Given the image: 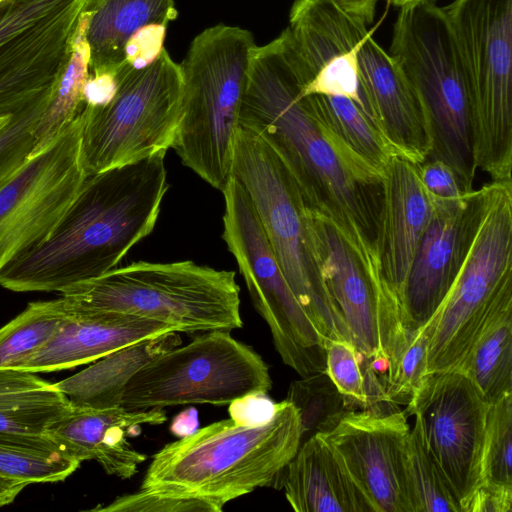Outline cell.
<instances>
[{"mask_svg":"<svg viewBox=\"0 0 512 512\" xmlns=\"http://www.w3.org/2000/svg\"><path fill=\"white\" fill-rule=\"evenodd\" d=\"M308 82L287 29L251 52L238 124L283 163L306 208L360 229L375 244L381 170L348 148L308 109Z\"/></svg>","mask_w":512,"mask_h":512,"instance_id":"6da1fadb","label":"cell"},{"mask_svg":"<svg viewBox=\"0 0 512 512\" xmlns=\"http://www.w3.org/2000/svg\"><path fill=\"white\" fill-rule=\"evenodd\" d=\"M165 155L87 176L51 234L0 270V285L61 293L116 268L156 225L168 190Z\"/></svg>","mask_w":512,"mask_h":512,"instance_id":"7a4b0ae2","label":"cell"},{"mask_svg":"<svg viewBox=\"0 0 512 512\" xmlns=\"http://www.w3.org/2000/svg\"><path fill=\"white\" fill-rule=\"evenodd\" d=\"M301 444V423L288 400L263 422L211 423L153 455L140 489L198 498L216 512L231 500L272 486Z\"/></svg>","mask_w":512,"mask_h":512,"instance_id":"3957f363","label":"cell"},{"mask_svg":"<svg viewBox=\"0 0 512 512\" xmlns=\"http://www.w3.org/2000/svg\"><path fill=\"white\" fill-rule=\"evenodd\" d=\"M60 294L73 310L139 316L179 332H231L243 326L235 272L191 260L132 262Z\"/></svg>","mask_w":512,"mask_h":512,"instance_id":"277c9868","label":"cell"},{"mask_svg":"<svg viewBox=\"0 0 512 512\" xmlns=\"http://www.w3.org/2000/svg\"><path fill=\"white\" fill-rule=\"evenodd\" d=\"M255 46L250 31L217 24L192 40L179 64L181 118L172 148L183 165L220 191L232 176L239 111Z\"/></svg>","mask_w":512,"mask_h":512,"instance_id":"5b68a950","label":"cell"},{"mask_svg":"<svg viewBox=\"0 0 512 512\" xmlns=\"http://www.w3.org/2000/svg\"><path fill=\"white\" fill-rule=\"evenodd\" d=\"M388 53L424 109L429 158L448 164L461 189L473 191L472 95L444 7L422 2L400 8Z\"/></svg>","mask_w":512,"mask_h":512,"instance_id":"8992f818","label":"cell"},{"mask_svg":"<svg viewBox=\"0 0 512 512\" xmlns=\"http://www.w3.org/2000/svg\"><path fill=\"white\" fill-rule=\"evenodd\" d=\"M308 245L350 342L367 358L390 360L389 376L411 342L399 300L385 280L375 244L358 228L304 207Z\"/></svg>","mask_w":512,"mask_h":512,"instance_id":"52a82bcc","label":"cell"},{"mask_svg":"<svg viewBox=\"0 0 512 512\" xmlns=\"http://www.w3.org/2000/svg\"><path fill=\"white\" fill-rule=\"evenodd\" d=\"M510 303L512 181H491L485 210L466 257L433 315L426 373L456 369L488 322Z\"/></svg>","mask_w":512,"mask_h":512,"instance_id":"ba28073f","label":"cell"},{"mask_svg":"<svg viewBox=\"0 0 512 512\" xmlns=\"http://www.w3.org/2000/svg\"><path fill=\"white\" fill-rule=\"evenodd\" d=\"M444 9L470 84L476 168L512 181V0H454Z\"/></svg>","mask_w":512,"mask_h":512,"instance_id":"9c48e42d","label":"cell"},{"mask_svg":"<svg viewBox=\"0 0 512 512\" xmlns=\"http://www.w3.org/2000/svg\"><path fill=\"white\" fill-rule=\"evenodd\" d=\"M232 175L250 197L290 288L325 343L350 341L311 255L304 204L294 180L275 152L241 127L235 136Z\"/></svg>","mask_w":512,"mask_h":512,"instance_id":"30bf717a","label":"cell"},{"mask_svg":"<svg viewBox=\"0 0 512 512\" xmlns=\"http://www.w3.org/2000/svg\"><path fill=\"white\" fill-rule=\"evenodd\" d=\"M118 88L105 106L84 105L81 161L87 176L173 147L181 118L180 65L164 48L149 66L117 71Z\"/></svg>","mask_w":512,"mask_h":512,"instance_id":"8fae6325","label":"cell"},{"mask_svg":"<svg viewBox=\"0 0 512 512\" xmlns=\"http://www.w3.org/2000/svg\"><path fill=\"white\" fill-rule=\"evenodd\" d=\"M271 388L262 357L229 331L213 330L146 363L126 384L121 406L130 411L223 406L246 396L267 395Z\"/></svg>","mask_w":512,"mask_h":512,"instance_id":"7c38bea8","label":"cell"},{"mask_svg":"<svg viewBox=\"0 0 512 512\" xmlns=\"http://www.w3.org/2000/svg\"><path fill=\"white\" fill-rule=\"evenodd\" d=\"M221 192L222 239L282 361L301 377L325 371V341L290 288L250 197L233 175Z\"/></svg>","mask_w":512,"mask_h":512,"instance_id":"4fadbf2b","label":"cell"},{"mask_svg":"<svg viewBox=\"0 0 512 512\" xmlns=\"http://www.w3.org/2000/svg\"><path fill=\"white\" fill-rule=\"evenodd\" d=\"M86 3L0 1V119L48 101Z\"/></svg>","mask_w":512,"mask_h":512,"instance_id":"5bb4252c","label":"cell"},{"mask_svg":"<svg viewBox=\"0 0 512 512\" xmlns=\"http://www.w3.org/2000/svg\"><path fill=\"white\" fill-rule=\"evenodd\" d=\"M81 134L80 112L0 186V270L46 239L79 193L87 177Z\"/></svg>","mask_w":512,"mask_h":512,"instance_id":"9a60e30c","label":"cell"},{"mask_svg":"<svg viewBox=\"0 0 512 512\" xmlns=\"http://www.w3.org/2000/svg\"><path fill=\"white\" fill-rule=\"evenodd\" d=\"M490 404L459 370L428 375L406 406L421 423L429 451L464 512L481 484V461Z\"/></svg>","mask_w":512,"mask_h":512,"instance_id":"2e32d148","label":"cell"},{"mask_svg":"<svg viewBox=\"0 0 512 512\" xmlns=\"http://www.w3.org/2000/svg\"><path fill=\"white\" fill-rule=\"evenodd\" d=\"M410 426L395 404L347 411L320 434L374 512H413L406 466Z\"/></svg>","mask_w":512,"mask_h":512,"instance_id":"e0dca14e","label":"cell"},{"mask_svg":"<svg viewBox=\"0 0 512 512\" xmlns=\"http://www.w3.org/2000/svg\"><path fill=\"white\" fill-rule=\"evenodd\" d=\"M488 197V183L457 200H435L407 275L400 305L414 335L437 312L466 257Z\"/></svg>","mask_w":512,"mask_h":512,"instance_id":"ac0fdd59","label":"cell"},{"mask_svg":"<svg viewBox=\"0 0 512 512\" xmlns=\"http://www.w3.org/2000/svg\"><path fill=\"white\" fill-rule=\"evenodd\" d=\"M365 28L362 19L333 0L293 2L287 29L309 77L304 96L346 97L369 117L356 55Z\"/></svg>","mask_w":512,"mask_h":512,"instance_id":"d6986e66","label":"cell"},{"mask_svg":"<svg viewBox=\"0 0 512 512\" xmlns=\"http://www.w3.org/2000/svg\"><path fill=\"white\" fill-rule=\"evenodd\" d=\"M356 55L369 118L400 157L423 163L429 158L432 142L415 89L367 28L356 42Z\"/></svg>","mask_w":512,"mask_h":512,"instance_id":"ffe728a7","label":"cell"},{"mask_svg":"<svg viewBox=\"0 0 512 512\" xmlns=\"http://www.w3.org/2000/svg\"><path fill=\"white\" fill-rule=\"evenodd\" d=\"M381 180L382 199L375 247L382 274L400 303L416 250L433 215L436 198L423 185L417 164L400 156L391 158L382 167Z\"/></svg>","mask_w":512,"mask_h":512,"instance_id":"44dd1931","label":"cell"},{"mask_svg":"<svg viewBox=\"0 0 512 512\" xmlns=\"http://www.w3.org/2000/svg\"><path fill=\"white\" fill-rule=\"evenodd\" d=\"M166 420L164 409L130 411L122 406L73 405L72 410L48 430V435L79 461L95 460L107 474L127 480L146 460V455L128 442V431L143 424L160 425Z\"/></svg>","mask_w":512,"mask_h":512,"instance_id":"7402d4cb","label":"cell"},{"mask_svg":"<svg viewBox=\"0 0 512 512\" xmlns=\"http://www.w3.org/2000/svg\"><path fill=\"white\" fill-rule=\"evenodd\" d=\"M67 307L68 316L58 332L20 371L40 373L71 369L136 342L179 332L173 325L139 316L84 312Z\"/></svg>","mask_w":512,"mask_h":512,"instance_id":"603a6c76","label":"cell"},{"mask_svg":"<svg viewBox=\"0 0 512 512\" xmlns=\"http://www.w3.org/2000/svg\"><path fill=\"white\" fill-rule=\"evenodd\" d=\"M276 482L297 512H374L320 434L300 444Z\"/></svg>","mask_w":512,"mask_h":512,"instance_id":"cb8c5ba5","label":"cell"},{"mask_svg":"<svg viewBox=\"0 0 512 512\" xmlns=\"http://www.w3.org/2000/svg\"><path fill=\"white\" fill-rule=\"evenodd\" d=\"M72 408L71 401L55 383L26 371H0V442L62 450L48 430Z\"/></svg>","mask_w":512,"mask_h":512,"instance_id":"d4e9b609","label":"cell"},{"mask_svg":"<svg viewBox=\"0 0 512 512\" xmlns=\"http://www.w3.org/2000/svg\"><path fill=\"white\" fill-rule=\"evenodd\" d=\"M86 40L90 72L117 74L128 40L143 27L168 24L177 17L174 0H87Z\"/></svg>","mask_w":512,"mask_h":512,"instance_id":"484cf974","label":"cell"},{"mask_svg":"<svg viewBox=\"0 0 512 512\" xmlns=\"http://www.w3.org/2000/svg\"><path fill=\"white\" fill-rule=\"evenodd\" d=\"M178 333L168 332L123 347L55 385L75 406L120 407L131 377L157 355L180 346Z\"/></svg>","mask_w":512,"mask_h":512,"instance_id":"4316f807","label":"cell"},{"mask_svg":"<svg viewBox=\"0 0 512 512\" xmlns=\"http://www.w3.org/2000/svg\"><path fill=\"white\" fill-rule=\"evenodd\" d=\"M455 370L463 372L490 405L512 392V303L488 322Z\"/></svg>","mask_w":512,"mask_h":512,"instance_id":"83f0119b","label":"cell"},{"mask_svg":"<svg viewBox=\"0 0 512 512\" xmlns=\"http://www.w3.org/2000/svg\"><path fill=\"white\" fill-rule=\"evenodd\" d=\"M87 20V12L83 10L68 60L36 124L30 155L53 141L84 108L83 89L90 74Z\"/></svg>","mask_w":512,"mask_h":512,"instance_id":"f1b7e54d","label":"cell"},{"mask_svg":"<svg viewBox=\"0 0 512 512\" xmlns=\"http://www.w3.org/2000/svg\"><path fill=\"white\" fill-rule=\"evenodd\" d=\"M309 111L353 152L381 170L393 157L394 146L353 100L340 96L307 95Z\"/></svg>","mask_w":512,"mask_h":512,"instance_id":"f546056e","label":"cell"},{"mask_svg":"<svg viewBox=\"0 0 512 512\" xmlns=\"http://www.w3.org/2000/svg\"><path fill=\"white\" fill-rule=\"evenodd\" d=\"M68 313L62 296L29 303L22 313L0 328V371L19 370L54 337Z\"/></svg>","mask_w":512,"mask_h":512,"instance_id":"4dcf8cb0","label":"cell"},{"mask_svg":"<svg viewBox=\"0 0 512 512\" xmlns=\"http://www.w3.org/2000/svg\"><path fill=\"white\" fill-rule=\"evenodd\" d=\"M325 372L344 396L350 410L388 404L385 381L371 369L369 358L347 340L325 343Z\"/></svg>","mask_w":512,"mask_h":512,"instance_id":"1f68e13d","label":"cell"},{"mask_svg":"<svg viewBox=\"0 0 512 512\" xmlns=\"http://www.w3.org/2000/svg\"><path fill=\"white\" fill-rule=\"evenodd\" d=\"M406 466L413 512H462L428 449L420 420L416 416L408 436Z\"/></svg>","mask_w":512,"mask_h":512,"instance_id":"d6a6232c","label":"cell"},{"mask_svg":"<svg viewBox=\"0 0 512 512\" xmlns=\"http://www.w3.org/2000/svg\"><path fill=\"white\" fill-rule=\"evenodd\" d=\"M286 400L299 413L301 443L330 431L347 411H352L325 371L293 381Z\"/></svg>","mask_w":512,"mask_h":512,"instance_id":"836d02e7","label":"cell"},{"mask_svg":"<svg viewBox=\"0 0 512 512\" xmlns=\"http://www.w3.org/2000/svg\"><path fill=\"white\" fill-rule=\"evenodd\" d=\"M481 483L512 486V392L506 393L489 407Z\"/></svg>","mask_w":512,"mask_h":512,"instance_id":"e575fe53","label":"cell"},{"mask_svg":"<svg viewBox=\"0 0 512 512\" xmlns=\"http://www.w3.org/2000/svg\"><path fill=\"white\" fill-rule=\"evenodd\" d=\"M81 463L63 450H39L0 442V475L29 484L63 481Z\"/></svg>","mask_w":512,"mask_h":512,"instance_id":"d590c367","label":"cell"},{"mask_svg":"<svg viewBox=\"0 0 512 512\" xmlns=\"http://www.w3.org/2000/svg\"><path fill=\"white\" fill-rule=\"evenodd\" d=\"M434 323L432 317L414 334L394 371L387 376L385 398L388 402L407 406L428 377L426 357Z\"/></svg>","mask_w":512,"mask_h":512,"instance_id":"8d00e7d4","label":"cell"},{"mask_svg":"<svg viewBox=\"0 0 512 512\" xmlns=\"http://www.w3.org/2000/svg\"><path fill=\"white\" fill-rule=\"evenodd\" d=\"M46 103L14 116L0 130V186L30 155L34 130Z\"/></svg>","mask_w":512,"mask_h":512,"instance_id":"74e56055","label":"cell"},{"mask_svg":"<svg viewBox=\"0 0 512 512\" xmlns=\"http://www.w3.org/2000/svg\"><path fill=\"white\" fill-rule=\"evenodd\" d=\"M91 511L99 512H216L206 501L198 498L139 491L117 497L106 506Z\"/></svg>","mask_w":512,"mask_h":512,"instance_id":"f35d334b","label":"cell"},{"mask_svg":"<svg viewBox=\"0 0 512 512\" xmlns=\"http://www.w3.org/2000/svg\"><path fill=\"white\" fill-rule=\"evenodd\" d=\"M167 26L152 24L136 32L124 48L123 67L142 69L152 64L164 50Z\"/></svg>","mask_w":512,"mask_h":512,"instance_id":"ab89813d","label":"cell"},{"mask_svg":"<svg viewBox=\"0 0 512 512\" xmlns=\"http://www.w3.org/2000/svg\"><path fill=\"white\" fill-rule=\"evenodd\" d=\"M419 177L428 192L439 200H457L466 193L461 189L453 169L438 159L417 164Z\"/></svg>","mask_w":512,"mask_h":512,"instance_id":"60d3db41","label":"cell"},{"mask_svg":"<svg viewBox=\"0 0 512 512\" xmlns=\"http://www.w3.org/2000/svg\"><path fill=\"white\" fill-rule=\"evenodd\" d=\"M512 486L481 483L464 512H511Z\"/></svg>","mask_w":512,"mask_h":512,"instance_id":"b9f144b4","label":"cell"},{"mask_svg":"<svg viewBox=\"0 0 512 512\" xmlns=\"http://www.w3.org/2000/svg\"><path fill=\"white\" fill-rule=\"evenodd\" d=\"M274 407L267 395H251L230 403L228 411L233 420L252 424L268 420Z\"/></svg>","mask_w":512,"mask_h":512,"instance_id":"7bdbcfd3","label":"cell"},{"mask_svg":"<svg viewBox=\"0 0 512 512\" xmlns=\"http://www.w3.org/2000/svg\"><path fill=\"white\" fill-rule=\"evenodd\" d=\"M117 88L115 72H90L83 89L84 105L91 108L107 105L115 96Z\"/></svg>","mask_w":512,"mask_h":512,"instance_id":"ee69618b","label":"cell"},{"mask_svg":"<svg viewBox=\"0 0 512 512\" xmlns=\"http://www.w3.org/2000/svg\"><path fill=\"white\" fill-rule=\"evenodd\" d=\"M345 11L362 19L366 24L374 19L379 0H333Z\"/></svg>","mask_w":512,"mask_h":512,"instance_id":"f6af8a7d","label":"cell"},{"mask_svg":"<svg viewBox=\"0 0 512 512\" xmlns=\"http://www.w3.org/2000/svg\"><path fill=\"white\" fill-rule=\"evenodd\" d=\"M197 424V411L194 408H189L179 413L172 420L170 430L174 435L184 437L193 433L197 429Z\"/></svg>","mask_w":512,"mask_h":512,"instance_id":"bcb514c9","label":"cell"},{"mask_svg":"<svg viewBox=\"0 0 512 512\" xmlns=\"http://www.w3.org/2000/svg\"><path fill=\"white\" fill-rule=\"evenodd\" d=\"M29 483L0 475V507L11 504Z\"/></svg>","mask_w":512,"mask_h":512,"instance_id":"7dc6e473","label":"cell"},{"mask_svg":"<svg viewBox=\"0 0 512 512\" xmlns=\"http://www.w3.org/2000/svg\"><path fill=\"white\" fill-rule=\"evenodd\" d=\"M390 4L402 8L422 2H435L436 0H387Z\"/></svg>","mask_w":512,"mask_h":512,"instance_id":"c3c4849f","label":"cell"},{"mask_svg":"<svg viewBox=\"0 0 512 512\" xmlns=\"http://www.w3.org/2000/svg\"><path fill=\"white\" fill-rule=\"evenodd\" d=\"M13 118V117H12ZM11 118L0 119V130L10 121Z\"/></svg>","mask_w":512,"mask_h":512,"instance_id":"681fc988","label":"cell"},{"mask_svg":"<svg viewBox=\"0 0 512 512\" xmlns=\"http://www.w3.org/2000/svg\"><path fill=\"white\" fill-rule=\"evenodd\" d=\"M0 1H2V0H0Z\"/></svg>","mask_w":512,"mask_h":512,"instance_id":"f907efd6","label":"cell"}]
</instances>
